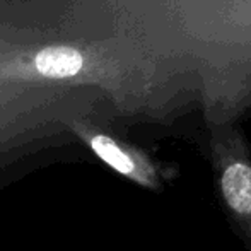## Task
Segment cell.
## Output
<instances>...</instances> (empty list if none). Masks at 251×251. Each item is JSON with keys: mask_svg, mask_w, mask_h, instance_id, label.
<instances>
[{"mask_svg": "<svg viewBox=\"0 0 251 251\" xmlns=\"http://www.w3.org/2000/svg\"><path fill=\"white\" fill-rule=\"evenodd\" d=\"M214 166L226 210L251 246V159L227 142L215 147Z\"/></svg>", "mask_w": 251, "mask_h": 251, "instance_id": "6da1fadb", "label": "cell"}, {"mask_svg": "<svg viewBox=\"0 0 251 251\" xmlns=\"http://www.w3.org/2000/svg\"><path fill=\"white\" fill-rule=\"evenodd\" d=\"M72 128L89 146V149L113 171L120 173L135 185L152 190V192L162 190L164 178L157 166L146 154L130 146H125L115 137L106 135L98 130H91L84 125H74Z\"/></svg>", "mask_w": 251, "mask_h": 251, "instance_id": "7a4b0ae2", "label": "cell"}, {"mask_svg": "<svg viewBox=\"0 0 251 251\" xmlns=\"http://www.w3.org/2000/svg\"><path fill=\"white\" fill-rule=\"evenodd\" d=\"M84 55L77 48L58 45L41 48L31 60V69L47 79H70L82 72Z\"/></svg>", "mask_w": 251, "mask_h": 251, "instance_id": "3957f363", "label": "cell"}]
</instances>
